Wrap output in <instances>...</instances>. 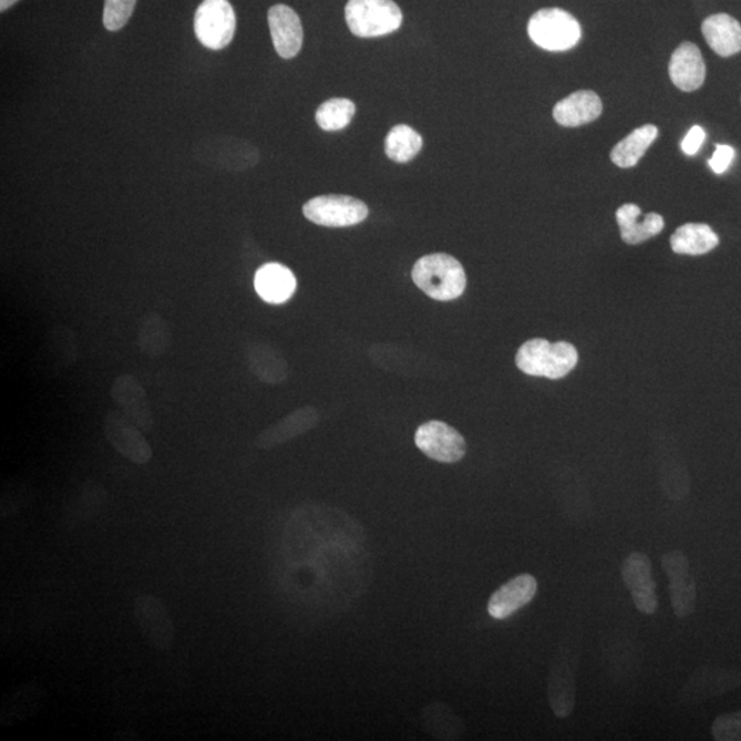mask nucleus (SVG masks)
<instances>
[{
	"label": "nucleus",
	"mask_w": 741,
	"mask_h": 741,
	"mask_svg": "<svg viewBox=\"0 0 741 741\" xmlns=\"http://www.w3.org/2000/svg\"><path fill=\"white\" fill-rule=\"evenodd\" d=\"M412 279L424 295L436 301L456 300L467 285L462 264L444 253L419 258L412 269Z\"/></svg>",
	"instance_id": "nucleus-1"
},
{
	"label": "nucleus",
	"mask_w": 741,
	"mask_h": 741,
	"mask_svg": "<svg viewBox=\"0 0 741 741\" xmlns=\"http://www.w3.org/2000/svg\"><path fill=\"white\" fill-rule=\"evenodd\" d=\"M578 359V350L570 342L550 343L543 338H534L522 344L515 363L527 375L557 381L576 369Z\"/></svg>",
	"instance_id": "nucleus-2"
},
{
	"label": "nucleus",
	"mask_w": 741,
	"mask_h": 741,
	"mask_svg": "<svg viewBox=\"0 0 741 741\" xmlns=\"http://www.w3.org/2000/svg\"><path fill=\"white\" fill-rule=\"evenodd\" d=\"M344 19L356 37L379 38L399 30L402 11L393 0H349Z\"/></svg>",
	"instance_id": "nucleus-3"
},
{
	"label": "nucleus",
	"mask_w": 741,
	"mask_h": 741,
	"mask_svg": "<svg viewBox=\"0 0 741 741\" xmlns=\"http://www.w3.org/2000/svg\"><path fill=\"white\" fill-rule=\"evenodd\" d=\"M527 33L538 48L555 53L576 48L583 37L579 22L567 11L556 8L538 10L533 14Z\"/></svg>",
	"instance_id": "nucleus-4"
},
{
	"label": "nucleus",
	"mask_w": 741,
	"mask_h": 741,
	"mask_svg": "<svg viewBox=\"0 0 741 741\" xmlns=\"http://www.w3.org/2000/svg\"><path fill=\"white\" fill-rule=\"evenodd\" d=\"M237 31V16L228 0H204L194 17V32L209 50L226 49Z\"/></svg>",
	"instance_id": "nucleus-5"
},
{
	"label": "nucleus",
	"mask_w": 741,
	"mask_h": 741,
	"mask_svg": "<svg viewBox=\"0 0 741 741\" xmlns=\"http://www.w3.org/2000/svg\"><path fill=\"white\" fill-rule=\"evenodd\" d=\"M134 617L148 645L161 652L171 651L175 645V622L168 607L159 597L152 594L137 596L134 603Z\"/></svg>",
	"instance_id": "nucleus-6"
},
{
	"label": "nucleus",
	"mask_w": 741,
	"mask_h": 741,
	"mask_svg": "<svg viewBox=\"0 0 741 741\" xmlns=\"http://www.w3.org/2000/svg\"><path fill=\"white\" fill-rule=\"evenodd\" d=\"M363 200L348 195H320L303 205L302 214L309 222L323 227H352L369 216Z\"/></svg>",
	"instance_id": "nucleus-7"
},
{
	"label": "nucleus",
	"mask_w": 741,
	"mask_h": 741,
	"mask_svg": "<svg viewBox=\"0 0 741 741\" xmlns=\"http://www.w3.org/2000/svg\"><path fill=\"white\" fill-rule=\"evenodd\" d=\"M663 572L669 577V594L671 607L680 619L692 616L697 608V583L691 574V563L680 549L660 557Z\"/></svg>",
	"instance_id": "nucleus-8"
},
{
	"label": "nucleus",
	"mask_w": 741,
	"mask_h": 741,
	"mask_svg": "<svg viewBox=\"0 0 741 741\" xmlns=\"http://www.w3.org/2000/svg\"><path fill=\"white\" fill-rule=\"evenodd\" d=\"M103 433L109 444L130 462L143 465L152 461L153 450L145 433L124 413L109 411L103 421Z\"/></svg>",
	"instance_id": "nucleus-9"
},
{
	"label": "nucleus",
	"mask_w": 741,
	"mask_h": 741,
	"mask_svg": "<svg viewBox=\"0 0 741 741\" xmlns=\"http://www.w3.org/2000/svg\"><path fill=\"white\" fill-rule=\"evenodd\" d=\"M415 444L424 455L440 463L461 462L467 451L463 435L439 421L422 424L416 430Z\"/></svg>",
	"instance_id": "nucleus-10"
},
{
	"label": "nucleus",
	"mask_w": 741,
	"mask_h": 741,
	"mask_svg": "<svg viewBox=\"0 0 741 741\" xmlns=\"http://www.w3.org/2000/svg\"><path fill=\"white\" fill-rule=\"evenodd\" d=\"M622 579L625 587L630 591L631 600L637 610L646 616H653L658 611L659 600L657 583L652 577V563L642 553L630 554L624 560Z\"/></svg>",
	"instance_id": "nucleus-11"
},
{
	"label": "nucleus",
	"mask_w": 741,
	"mask_h": 741,
	"mask_svg": "<svg viewBox=\"0 0 741 741\" xmlns=\"http://www.w3.org/2000/svg\"><path fill=\"white\" fill-rule=\"evenodd\" d=\"M49 692L38 681H27L14 688L0 706V725L14 727L31 720L43 710Z\"/></svg>",
	"instance_id": "nucleus-12"
},
{
	"label": "nucleus",
	"mask_w": 741,
	"mask_h": 741,
	"mask_svg": "<svg viewBox=\"0 0 741 741\" xmlns=\"http://www.w3.org/2000/svg\"><path fill=\"white\" fill-rule=\"evenodd\" d=\"M197 158L222 169H245L257 163L258 153L249 143L229 137H214L197 148Z\"/></svg>",
	"instance_id": "nucleus-13"
},
{
	"label": "nucleus",
	"mask_w": 741,
	"mask_h": 741,
	"mask_svg": "<svg viewBox=\"0 0 741 741\" xmlns=\"http://www.w3.org/2000/svg\"><path fill=\"white\" fill-rule=\"evenodd\" d=\"M112 399L117 402L126 418L143 433L148 434L154 429V416L145 389L135 377L120 375L112 387Z\"/></svg>",
	"instance_id": "nucleus-14"
},
{
	"label": "nucleus",
	"mask_w": 741,
	"mask_h": 741,
	"mask_svg": "<svg viewBox=\"0 0 741 741\" xmlns=\"http://www.w3.org/2000/svg\"><path fill=\"white\" fill-rule=\"evenodd\" d=\"M268 24L277 53L285 60L295 59L303 42L300 17L289 6L275 4L268 11Z\"/></svg>",
	"instance_id": "nucleus-15"
},
{
	"label": "nucleus",
	"mask_w": 741,
	"mask_h": 741,
	"mask_svg": "<svg viewBox=\"0 0 741 741\" xmlns=\"http://www.w3.org/2000/svg\"><path fill=\"white\" fill-rule=\"evenodd\" d=\"M537 590V579L531 574H521L494 591L487 603V613L498 620L513 617L536 597Z\"/></svg>",
	"instance_id": "nucleus-16"
},
{
	"label": "nucleus",
	"mask_w": 741,
	"mask_h": 741,
	"mask_svg": "<svg viewBox=\"0 0 741 741\" xmlns=\"http://www.w3.org/2000/svg\"><path fill=\"white\" fill-rule=\"evenodd\" d=\"M741 683V675L737 670L703 668L694 671L681 697L687 702H697L732 691Z\"/></svg>",
	"instance_id": "nucleus-17"
},
{
	"label": "nucleus",
	"mask_w": 741,
	"mask_h": 741,
	"mask_svg": "<svg viewBox=\"0 0 741 741\" xmlns=\"http://www.w3.org/2000/svg\"><path fill=\"white\" fill-rule=\"evenodd\" d=\"M671 82L677 89L692 93L702 88L706 80V65L697 44L682 43L676 49L669 63Z\"/></svg>",
	"instance_id": "nucleus-18"
},
{
	"label": "nucleus",
	"mask_w": 741,
	"mask_h": 741,
	"mask_svg": "<svg viewBox=\"0 0 741 741\" xmlns=\"http://www.w3.org/2000/svg\"><path fill=\"white\" fill-rule=\"evenodd\" d=\"M601 112L603 103L599 95L594 91H577L556 103L554 119L562 126L576 128L595 122Z\"/></svg>",
	"instance_id": "nucleus-19"
},
{
	"label": "nucleus",
	"mask_w": 741,
	"mask_h": 741,
	"mask_svg": "<svg viewBox=\"0 0 741 741\" xmlns=\"http://www.w3.org/2000/svg\"><path fill=\"white\" fill-rule=\"evenodd\" d=\"M620 238L628 245H640L657 237L665 228L663 217L648 214L640 222L641 209L635 204H625L617 210Z\"/></svg>",
	"instance_id": "nucleus-20"
},
{
	"label": "nucleus",
	"mask_w": 741,
	"mask_h": 741,
	"mask_svg": "<svg viewBox=\"0 0 741 741\" xmlns=\"http://www.w3.org/2000/svg\"><path fill=\"white\" fill-rule=\"evenodd\" d=\"M257 295L268 303H284L295 295L297 280L289 268L269 263L258 269L255 278Z\"/></svg>",
	"instance_id": "nucleus-21"
},
{
	"label": "nucleus",
	"mask_w": 741,
	"mask_h": 741,
	"mask_svg": "<svg viewBox=\"0 0 741 741\" xmlns=\"http://www.w3.org/2000/svg\"><path fill=\"white\" fill-rule=\"evenodd\" d=\"M706 42L718 55L732 56L741 51V25L729 14H714L703 21Z\"/></svg>",
	"instance_id": "nucleus-22"
},
{
	"label": "nucleus",
	"mask_w": 741,
	"mask_h": 741,
	"mask_svg": "<svg viewBox=\"0 0 741 741\" xmlns=\"http://www.w3.org/2000/svg\"><path fill=\"white\" fill-rule=\"evenodd\" d=\"M576 675L567 662L557 663L548 679V700L557 718L570 717L576 708Z\"/></svg>",
	"instance_id": "nucleus-23"
},
{
	"label": "nucleus",
	"mask_w": 741,
	"mask_h": 741,
	"mask_svg": "<svg viewBox=\"0 0 741 741\" xmlns=\"http://www.w3.org/2000/svg\"><path fill=\"white\" fill-rule=\"evenodd\" d=\"M720 244V238L708 224H683L671 235L670 245L677 255L702 256L708 255Z\"/></svg>",
	"instance_id": "nucleus-24"
},
{
	"label": "nucleus",
	"mask_w": 741,
	"mask_h": 741,
	"mask_svg": "<svg viewBox=\"0 0 741 741\" xmlns=\"http://www.w3.org/2000/svg\"><path fill=\"white\" fill-rule=\"evenodd\" d=\"M316 412L312 408H303V410H298L291 415L280 421L278 424L268 428L266 432H263L258 436L257 445L261 450H271V447L285 444V442L296 439V436L301 435L308 430L312 429L316 424Z\"/></svg>",
	"instance_id": "nucleus-25"
},
{
	"label": "nucleus",
	"mask_w": 741,
	"mask_h": 741,
	"mask_svg": "<svg viewBox=\"0 0 741 741\" xmlns=\"http://www.w3.org/2000/svg\"><path fill=\"white\" fill-rule=\"evenodd\" d=\"M659 135L658 126L646 124L620 141L611 152V161L619 168H634Z\"/></svg>",
	"instance_id": "nucleus-26"
},
{
	"label": "nucleus",
	"mask_w": 741,
	"mask_h": 741,
	"mask_svg": "<svg viewBox=\"0 0 741 741\" xmlns=\"http://www.w3.org/2000/svg\"><path fill=\"white\" fill-rule=\"evenodd\" d=\"M137 344L148 358L157 359L168 353L172 332L163 316L153 312L143 316L137 332Z\"/></svg>",
	"instance_id": "nucleus-27"
},
{
	"label": "nucleus",
	"mask_w": 741,
	"mask_h": 741,
	"mask_svg": "<svg viewBox=\"0 0 741 741\" xmlns=\"http://www.w3.org/2000/svg\"><path fill=\"white\" fill-rule=\"evenodd\" d=\"M422 147L421 134L404 124L395 125L384 141V152L388 157L400 164L410 163L422 151Z\"/></svg>",
	"instance_id": "nucleus-28"
},
{
	"label": "nucleus",
	"mask_w": 741,
	"mask_h": 741,
	"mask_svg": "<svg viewBox=\"0 0 741 741\" xmlns=\"http://www.w3.org/2000/svg\"><path fill=\"white\" fill-rule=\"evenodd\" d=\"M249 364L253 372L264 382L281 383L287 375V366L272 349L258 344L249 350Z\"/></svg>",
	"instance_id": "nucleus-29"
},
{
	"label": "nucleus",
	"mask_w": 741,
	"mask_h": 741,
	"mask_svg": "<svg viewBox=\"0 0 741 741\" xmlns=\"http://www.w3.org/2000/svg\"><path fill=\"white\" fill-rule=\"evenodd\" d=\"M354 113L356 105L352 101L347 97H332L319 106L316 123L325 131H341L352 122Z\"/></svg>",
	"instance_id": "nucleus-30"
},
{
	"label": "nucleus",
	"mask_w": 741,
	"mask_h": 741,
	"mask_svg": "<svg viewBox=\"0 0 741 741\" xmlns=\"http://www.w3.org/2000/svg\"><path fill=\"white\" fill-rule=\"evenodd\" d=\"M106 505V492L102 487L93 485L90 490H84L79 493V496L73 500L68 507L66 519L71 526L82 524L95 518Z\"/></svg>",
	"instance_id": "nucleus-31"
},
{
	"label": "nucleus",
	"mask_w": 741,
	"mask_h": 741,
	"mask_svg": "<svg viewBox=\"0 0 741 741\" xmlns=\"http://www.w3.org/2000/svg\"><path fill=\"white\" fill-rule=\"evenodd\" d=\"M32 498L33 491L30 485L19 481L8 482L2 494V504H0L2 518H13V516L19 515L27 507H30Z\"/></svg>",
	"instance_id": "nucleus-32"
},
{
	"label": "nucleus",
	"mask_w": 741,
	"mask_h": 741,
	"mask_svg": "<svg viewBox=\"0 0 741 741\" xmlns=\"http://www.w3.org/2000/svg\"><path fill=\"white\" fill-rule=\"evenodd\" d=\"M137 0H105L103 8V25L107 31L123 30L134 13Z\"/></svg>",
	"instance_id": "nucleus-33"
},
{
	"label": "nucleus",
	"mask_w": 741,
	"mask_h": 741,
	"mask_svg": "<svg viewBox=\"0 0 741 741\" xmlns=\"http://www.w3.org/2000/svg\"><path fill=\"white\" fill-rule=\"evenodd\" d=\"M711 733L717 741H741V712L718 717Z\"/></svg>",
	"instance_id": "nucleus-34"
},
{
	"label": "nucleus",
	"mask_w": 741,
	"mask_h": 741,
	"mask_svg": "<svg viewBox=\"0 0 741 741\" xmlns=\"http://www.w3.org/2000/svg\"><path fill=\"white\" fill-rule=\"evenodd\" d=\"M734 148L727 145H717L716 153L709 161L710 168L714 174L722 175L731 166L734 158Z\"/></svg>",
	"instance_id": "nucleus-35"
},
{
	"label": "nucleus",
	"mask_w": 741,
	"mask_h": 741,
	"mask_svg": "<svg viewBox=\"0 0 741 741\" xmlns=\"http://www.w3.org/2000/svg\"><path fill=\"white\" fill-rule=\"evenodd\" d=\"M706 140V132L702 126L694 125L689 130L686 137L681 143V148L683 154L694 155L699 152L700 146L703 145Z\"/></svg>",
	"instance_id": "nucleus-36"
},
{
	"label": "nucleus",
	"mask_w": 741,
	"mask_h": 741,
	"mask_svg": "<svg viewBox=\"0 0 741 741\" xmlns=\"http://www.w3.org/2000/svg\"><path fill=\"white\" fill-rule=\"evenodd\" d=\"M17 2H20V0H0V10H9L11 6H14Z\"/></svg>",
	"instance_id": "nucleus-37"
}]
</instances>
